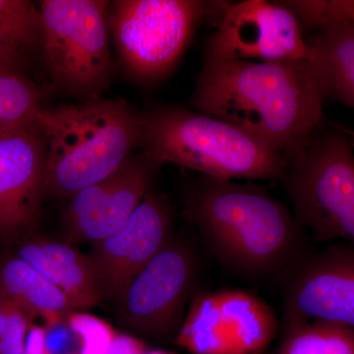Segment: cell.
<instances>
[{
    "instance_id": "cell-16",
    "label": "cell",
    "mask_w": 354,
    "mask_h": 354,
    "mask_svg": "<svg viewBox=\"0 0 354 354\" xmlns=\"http://www.w3.org/2000/svg\"><path fill=\"white\" fill-rule=\"evenodd\" d=\"M337 9V18L306 39L307 70L321 101L354 109V20Z\"/></svg>"
},
{
    "instance_id": "cell-24",
    "label": "cell",
    "mask_w": 354,
    "mask_h": 354,
    "mask_svg": "<svg viewBox=\"0 0 354 354\" xmlns=\"http://www.w3.org/2000/svg\"><path fill=\"white\" fill-rule=\"evenodd\" d=\"M148 349L145 342L139 337L118 333L104 354H145Z\"/></svg>"
},
{
    "instance_id": "cell-4",
    "label": "cell",
    "mask_w": 354,
    "mask_h": 354,
    "mask_svg": "<svg viewBox=\"0 0 354 354\" xmlns=\"http://www.w3.org/2000/svg\"><path fill=\"white\" fill-rule=\"evenodd\" d=\"M140 153L156 169L174 164L204 176L283 181L288 156L216 118L165 104L142 113Z\"/></svg>"
},
{
    "instance_id": "cell-11",
    "label": "cell",
    "mask_w": 354,
    "mask_h": 354,
    "mask_svg": "<svg viewBox=\"0 0 354 354\" xmlns=\"http://www.w3.org/2000/svg\"><path fill=\"white\" fill-rule=\"evenodd\" d=\"M307 53L304 29L295 14L281 3L245 0L225 7L205 58L297 62L306 59Z\"/></svg>"
},
{
    "instance_id": "cell-22",
    "label": "cell",
    "mask_w": 354,
    "mask_h": 354,
    "mask_svg": "<svg viewBox=\"0 0 354 354\" xmlns=\"http://www.w3.org/2000/svg\"><path fill=\"white\" fill-rule=\"evenodd\" d=\"M35 319L0 293V354H24Z\"/></svg>"
},
{
    "instance_id": "cell-12",
    "label": "cell",
    "mask_w": 354,
    "mask_h": 354,
    "mask_svg": "<svg viewBox=\"0 0 354 354\" xmlns=\"http://www.w3.org/2000/svg\"><path fill=\"white\" fill-rule=\"evenodd\" d=\"M155 167L133 153L111 176L79 191L66 201L64 241L97 243L118 232L153 188Z\"/></svg>"
},
{
    "instance_id": "cell-7",
    "label": "cell",
    "mask_w": 354,
    "mask_h": 354,
    "mask_svg": "<svg viewBox=\"0 0 354 354\" xmlns=\"http://www.w3.org/2000/svg\"><path fill=\"white\" fill-rule=\"evenodd\" d=\"M198 0H118L109 2V34L121 71L135 82L164 79L209 12Z\"/></svg>"
},
{
    "instance_id": "cell-19",
    "label": "cell",
    "mask_w": 354,
    "mask_h": 354,
    "mask_svg": "<svg viewBox=\"0 0 354 354\" xmlns=\"http://www.w3.org/2000/svg\"><path fill=\"white\" fill-rule=\"evenodd\" d=\"M277 354H354V330L311 321L288 326Z\"/></svg>"
},
{
    "instance_id": "cell-1",
    "label": "cell",
    "mask_w": 354,
    "mask_h": 354,
    "mask_svg": "<svg viewBox=\"0 0 354 354\" xmlns=\"http://www.w3.org/2000/svg\"><path fill=\"white\" fill-rule=\"evenodd\" d=\"M191 106L267 145L292 152L322 125L323 102L297 62L205 58Z\"/></svg>"
},
{
    "instance_id": "cell-8",
    "label": "cell",
    "mask_w": 354,
    "mask_h": 354,
    "mask_svg": "<svg viewBox=\"0 0 354 354\" xmlns=\"http://www.w3.org/2000/svg\"><path fill=\"white\" fill-rule=\"evenodd\" d=\"M279 330L274 309L242 290L198 295L174 342L192 354H263Z\"/></svg>"
},
{
    "instance_id": "cell-6",
    "label": "cell",
    "mask_w": 354,
    "mask_h": 354,
    "mask_svg": "<svg viewBox=\"0 0 354 354\" xmlns=\"http://www.w3.org/2000/svg\"><path fill=\"white\" fill-rule=\"evenodd\" d=\"M41 53L53 87L82 101L113 83L109 7L104 0H43Z\"/></svg>"
},
{
    "instance_id": "cell-26",
    "label": "cell",
    "mask_w": 354,
    "mask_h": 354,
    "mask_svg": "<svg viewBox=\"0 0 354 354\" xmlns=\"http://www.w3.org/2000/svg\"><path fill=\"white\" fill-rule=\"evenodd\" d=\"M337 9L342 15L354 20V0H335Z\"/></svg>"
},
{
    "instance_id": "cell-23",
    "label": "cell",
    "mask_w": 354,
    "mask_h": 354,
    "mask_svg": "<svg viewBox=\"0 0 354 354\" xmlns=\"http://www.w3.org/2000/svg\"><path fill=\"white\" fill-rule=\"evenodd\" d=\"M29 57L18 50L0 32V70L23 72Z\"/></svg>"
},
{
    "instance_id": "cell-21",
    "label": "cell",
    "mask_w": 354,
    "mask_h": 354,
    "mask_svg": "<svg viewBox=\"0 0 354 354\" xmlns=\"http://www.w3.org/2000/svg\"><path fill=\"white\" fill-rule=\"evenodd\" d=\"M64 324L78 344L77 354H104L118 333L104 319L78 310L70 312Z\"/></svg>"
},
{
    "instance_id": "cell-14",
    "label": "cell",
    "mask_w": 354,
    "mask_h": 354,
    "mask_svg": "<svg viewBox=\"0 0 354 354\" xmlns=\"http://www.w3.org/2000/svg\"><path fill=\"white\" fill-rule=\"evenodd\" d=\"M46 143L39 127L0 133V241L16 245L41 218Z\"/></svg>"
},
{
    "instance_id": "cell-27",
    "label": "cell",
    "mask_w": 354,
    "mask_h": 354,
    "mask_svg": "<svg viewBox=\"0 0 354 354\" xmlns=\"http://www.w3.org/2000/svg\"><path fill=\"white\" fill-rule=\"evenodd\" d=\"M145 354H176L171 351H164V349H148Z\"/></svg>"
},
{
    "instance_id": "cell-25",
    "label": "cell",
    "mask_w": 354,
    "mask_h": 354,
    "mask_svg": "<svg viewBox=\"0 0 354 354\" xmlns=\"http://www.w3.org/2000/svg\"><path fill=\"white\" fill-rule=\"evenodd\" d=\"M24 354H55L48 346V330L46 327L32 325L28 335Z\"/></svg>"
},
{
    "instance_id": "cell-5",
    "label": "cell",
    "mask_w": 354,
    "mask_h": 354,
    "mask_svg": "<svg viewBox=\"0 0 354 354\" xmlns=\"http://www.w3.org/2000/svg\"><path fill=\"white\" fill-rule=\"evenodd\" d=\"M283 183L295 220L315 241L354 244V152L344 133L317 128L288 153Z\"/></svg>"
},
{
    "instance_id": "cell-10",
    "label": "cell",
    "mask_w": 354,
    "mask_h": 354,
    "mask_svg": "<svg viewBox=\"0 0 354 354\" xmlns=\"http://www.w3.org/2000/svg\"><path fill=\"white\" fill-rule=\"evenodd\" d=\"M281 279L285 327L322 321L354 330L353 243L305 252Z\"/></svg>"
},
{
    "instance_id": "cell-3",
    "label": "cell",
    "mask_w": 354,
    "mask_h": 354,
    "mask_svg": "<svg viewBox=\"0 0 354 354\" xmlns=\"http://www.w3.org/2000/svg\"><path fill=\"white\" fill-rule=\"evenodd\" d=\"M39 125L46 150L44 196L67 201L108 178L138 148L142 113L122 100L97 97L46 108Z\"/></svg>"
},
{
    "instance_id": "cell-18",
    "label": "cell",
    "mask_w": 354,
    "mask_h": 354,
    "mask_svg": "<svg viewBox=\"0 0 354 354\" xmlns=\"http://www.w3.org/2000/svg\"><path fill=\"white\" fill-rule=\"evenodd\" d=\"M43 102L41 88L23 72L0 70V133L39 127Z\"/></svg>"
},
{
    "instance_id": "cell-2",
    "label": "cell",
    "mask_w": 354,
    "mask_h": 354,
    "mask_svg": "<svg viewBox=\"0 0 354 354\" xmlns=\"http://www.w3.org/2000/svg\"><path fill=\"white\" fill-rule=\"evenodd\" d=\"M184 207L216 259L244 278L281 279L306 252L292 212L258 184L203 176Z\"/></svg>"
},
{
    "instance_id": "cell-15",
    "label": "cell",
    "mask_w": 354,
    "mask_h": 354,
    "mask_svg": "<svg viewBox=\"0 0 354 354\" xmlns=\"http://www.w3.org/2000/svg\"><path fill=\"white\" fill-rule=\"evenodd\" d=\"M13 254L62 290L74 310L86 311L106 299L88 254L64 239L57 241L32 234L16 244Z\"/></svg>"
},
{
    "instance_id": "cell-9",
    "label": "cell",
    "mask_w": 354,
    "mask_h": 354,
    "mask_svg": "<svg viewBox=\"0 0 354 354\" xmlns=\"http://www.w3.org/2000/svg\"><path fill=\"white\" fill-rule=\"evenodd\" d=\"M196 258L174 239L135 277L120 301L121 322L155 339H176L196 283Z\"/></svg>"
},
{
    "instance_id": "cell-20",
    "label": "cell",
    "mask_w": 354,
    "mask_h": 354,
    "mask_svg": "<svg viewBox=\"0 0 354 354\" xmlns=\"http://www.w3.org/2000/svg\"><path fill=\"white\" fill-rule=\"evenodd\" d=\"M0 32L29 57L41 50V14L27 0H0Z\"/></svg>"
},
{
    "instance_id": "cell-13",
    "label": "cell",
    "mask_w": 354,
    "mask_h": 354,
    "mask_svg": "<svg viewBox=\"0 0 354 354\" xmlns=\"http://www.w3.org/2000/svg\"><path fill=\"white\" fill-rule=\"evenodd\" d=\"M174 213L165 195L149 193L122 227L88 254L104 297L118 302L127 286L174 239Z\"/></svg>"
},
{
    "instance_id": "cell-17",
    "label": "cell",
    "mask_w": 354,
    "mask_h": 354,
    "mask_svg": "<svg viewBox=\"0 0 354 354\" xmlns=\"http://www.w3.org/2000/svg\"><path fill=\"white\" fill-rule=\"evenodd\" d=\"M0 293L35 320L43 319L48 329L62 325L70 312L74 311L62 290L14 254L0 259Z\"/></svg>"
}]
</instances>
